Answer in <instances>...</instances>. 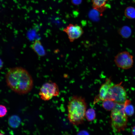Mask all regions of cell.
<instances>
[{
    "label": "cell",
    "mask_w": 135,
    "mask_h": 135,
    "mask_svg": "<svg viewBox=\"0 0 135 135\" xmlns=\"http://www.w3.org/2000/svg\"><path fill=\"white\" fill-rule=\"evenodd\" d=\"M78 135H89L88 133L86 131H82L78 133Z\"/></svg>",
    "instance_id": "cell-18"
},
{
    "label": "cell",
    "mask_w": 135,
    "mask_h": 135,
    "mask_svg": "<svg viewBox=\"0 0 135 135\" xmlns=\"http://www.w3.org/2000/svg\"><path fill=\"white\" fill-rule=\"evenodd\" d=\"M132 55L128 52L123 51L118 53L114 57V62L118 67L127 70L132 67L134 64Z\"/></svg>",
    "instance_id": "cell-5"
},
{
    "label": "cell",
    "mask_w": 135,
    "mask_h": 135,
    "mask_svg": "<svg viewBox=\"0 0 135 135\" xmlns=\"http://www.w3.org/2000/svg\"><path fill=\"white\" fill-rule=\"evenodd\" d=\"M60 92L57 84L50 81L44 83L40 88L39 94L40 98L44 101H48L53 97L59 95Z\"/></svg>",
    "instance_id": "cell-4"
},
{
    "label": "cell",
    "mask_w": 135,
    "mask_h": 135,
    "mask_svg": "<svg viewBox=\"0 0 135 135\" xmlns=\"http://www.w3.org/2000/svg\"><path fill=\"white\" fill-rule=\"evenodd\" d=\"M114 84L110 78L106 79L105 82L100 87L98 94L94 98V104L100 101L110 100V90Z\"/></svg>",
    "instance_id": "cell-7"
},
{
    "label": "cell",
    "mask_w": 135,
    "mask_h": 135,
    "mask_svg": "<svg viewBox=\"0 0 135 135\" xmlns=\"http://www.w3.org/2000/svg\"><path fill=\"white\" fill-rule=\"evenodd\" d=\"M124 111L127 116H132L134 112V108L131 104L129 100H127L124 103Z\"/></svg>",
    "instance_id": "cell-12"
},
{
    "label": "cell",
    "mask_w": 135,
    "mask_h": 135,
    "mask_svg": "<svg viewBox=\"0 0 135 135\" xmlns=\"http://www.w3.org/2000/svg\"><path fill=\"white\" fill-rule=\"evenodd\" d=\"M124 14L129 19L135 18V8L130 6L127 7L124 11Z\"/></svg>",
    "instance_id": "cell-16"
},
{
    "label": "cell",
    "mask_w": 135,
    "mask_h": 135,
    "mask_svg": "<svg viewBox=\"0 0 135 135\" xmlns=\"http://www.w3.org/2000/svg\"><path fill=\"white\" fill-rule=\"evenodd\" d=\"M92 7L94 10L100 12L106 9L108 0H92Z\"/></svg>",
    "instance_id": "cell-10"
},
{
    "label": "cell",
    "mask_w": 135,
    "mask_h": 135,
    "mask_svg": "<svg viewBox=\"0 0 135 135\" xmlns=\"http://www.w3.org/2000/svg\"><path fill=\"white\" fill-rule=\"evenodd\" d=\"M5 78L8 86L18 94H26L33 88V80L31 76L22 67L10 68L6 73Z\"/></svg>",
    "instance_id": "cell-1"
},
{
    "label": "cell",
    "mask_w": 135,
    "mask_h": 135,
    "mask_svg": "<svg viewBox=\"0 0 135 135\" xmlns=\"http://www.w3.org/2000/svg\"><path fill=\"white\" fill-rule=\"evenodd\" d=\"M63 31L67 34L70 42H73L80 38L84 32L82 27L76 24H70Z\"/></svg>",
    "instance_id": "cell-8"
},
{
    "label": "cell",
    "mask_w": 135,
    "mask_h": 135,
    "mask_svg": "<svg viewBox=\"0 0 135 135\" xmlns=\"http://www.w3.org/2000/svg\"><path fill=\"white\" fill-rule=\"evenodd\" d=\"M8 122L10 127L12 128H16L19 126L21 122V120L18 116L13 115L9 118Z\"/></svg>",
    "instance_id": "cell-11"
},
{
    "label": "cell",
    "mask_w": 135,
    "mask_h": 135,
    "mask_svg": "<svg viewBox=\"0 0 135 135\" xmlns=\"http://www.w3.org/2000/svg\"><path fill=\"white\" fill-rule=\"evenodd\" d=\"M132 1L135 2V0H132Z\"/></svg>",
    "instance_id": "cell-23"
},
{
    "label": "cell",
    "mask_w": 135,
    "mask_h": 135,
    "mask_svg": "<svg viewBox=\"0 0 135 135\" xmlns=\"http://www.w3.org/2000/svg\"><path fill=\"white\" fill-rule=\"evenodd\" d=\"M7 112V109L6 107L2 105L0 106V117L4 116Z\"/></svg>",
    "instance_id": "cell-17"
},
{
    "label": "cell",
    "mask_w": 135,
    "mask_h": 135,
    "mask_svg": "<svg viewBox=\"0 0 135 135\" xmlns=\"http://www.w3.org/2000/svg\"><path fill=\"white\" fill-rule=\"evenodd\" d=\"M118 32L121 36L125 38H129L131 35L132 33L130 28L126 26H123L120 28Z\"/></svg>",
    "instance_id": "cell-13"
},
{
    "label": "cell",
    "mask_w": 135,
    "mask_h": 135,
    "mask_svg": "<svg viewBox=\"0 0 135 135\" xmlns=\"http://www.w3.org/2000/svg\"><path fill=\"white\" fill-rule=\"evenodd\" d=\"M87 104L84 97L74 96L68 102V118L69 122L74 125H78L84 122Z\"/></svg>",
    "instance_id": "cell-2"
},
{
    "label": "cell",
    "mask_w": 135,
    "mask_h": 135,
    "mask_svg": "<svg viewBox=\"0 0 135 135\" xmlns=\"http://www.w3.org/2000/svg\"><path fill=\"white\" fill-rule=\"evenodd\" d=\"M31 46L32 49L38 56L43 57L46 55V51L40 41L38 40H35Z\"/></svg>",
    "instance_id": "cell-9"
},
{
    "label": "cell",
    "mask_w": 135,
    "mask_h": 135,
    "mask_svg": "<svg viewBox=\"0 0 135 135\" xmlns=\"http://www.w3.org/2000/svg\"><path fill=\"white\" fill-rule=\"evenodd\" d=\"M0 135H4L2 132H1L0 133Z\"/></svg>",
    "instance_id": "cell-22"
},
{
    "label": "cell",
    "mask_w": 135,
    "mask_h": 135,
    "mask_svg": "<svg viewBox=\"0 0 135 135\" xmlns=\"http://www.w3.org/2000/svg\"><path fill=\"white\" fill-rule=\"evenodd\" d=\"M121 82L114 84L111 88L110 91V100L115 102L124 104L127 100L126 92L121 85Z\"/></svg>",
    "instance_id": "cell-6"
},
{
    "label": "cell",
    "mask_w": 135,
    "mask_h": 135,
    "mask_svg": "<svg viewBox=\"0 0 135 135\" xmlns=\"http://www.w3.org/2000/svg\"><path fill=\"white\" fill-rule=\"evenodd\" d=\"M3 62L2 61V60L0 59V69L1 70V69L2 68V67H3Z\"/></svg>",
    "instance_id": "cell-20"
},
{
    "label": "cell",
    "mask_w": 135,
    "mask_h": 135,
    "mask_svg": "<svg viewBox=\"0 0 135 135\" xmlns=\"http://www.w3.org/2000/svg\"><path fill=\"white\" fill-rule=\"evenodd\" d=\"M62 135H71L70 134L67 132H66L62 134Z\"/></svg>",
    "instance_id": "cell-21"
},
{
    "label": "cell",
    "mask_w": 135,
    "mask_h": 135,
    "mask_svg": "<svg viewBox=\"0 0 135 135\" xmlns=\"http://www.w3.org/2000/svg\"><path fill=\"white\" fill-rule=\"evenodd\" d=\"M131 133L132 135H135V126H133L132 128Z\"/></svg>",
    "instance_id": "cell-19"
},
{
    "label": "cell",
    "mask_w": 135,
    "mask_h": 135,
    "mask_svg": "<svg viewBox=\"0 0 135 135\" xmlns=\"http://www.w3.org/2000/svg\"><path fill=\"white\" fill-rule=\"evenodd\" d=\"M96 113L95 110L92 108H89L86 110L85 118L89 122L92 121L96 118Z\"/></svg>",
    "instance_id": "cell-14"
},
{
    "label": "cell",
    "mask_w": 135,
    "mask_h": 135,
    "mask_svg": "<svg viewBox=\"0 0 135 135\" xmlns=\"http://www.w3.org/2000/svg\"><path fill=\"white\" fill-rule=\"evenodd\" d=\"M102 104V107L106 110L108 111L112 110L114 108L116 102L110 100H104Z\"/></svg>",
    "instance_id": "cell-15"
},
{
    "label": "cell",
    "mask_w": 135,
    "mask_h": 135,
    "mask_svg": "<svg viewBox=\"0 0 135 135\" xmlns=\"http://www.w3.org/2000/svg\"><path fill=\"white\" fill-rule=\"evenodd\" d=\"M124 104L116 102L110 114L111 126L114 132L124 130L127 127L128 120L124 111Z\"/></svg>",
    "instance_id": "cell-3"
}]
</instances>
